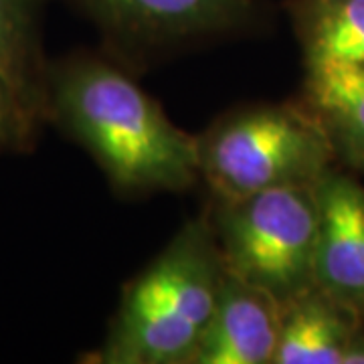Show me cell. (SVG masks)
I'll return each instance as SVG.
<instances>
[{"mask_svg": "<svg viewBox=\"0 0 364 364\" xmlns=\"http://www.w3.org/2000/svg\"><path fill=\"white\" fill-rule=\"evenodd\" d=\"M43 122L83 146L124 195L178 193L200 181L196 136L172 124L119 61L81 53L49 63Z\"/></svg>", "mask_w": 364, "mask_h": 364, "instance_id": "1", "label": "cell"}, {"mask_svg": "<svg viewBox=\"0 0 364 364\" xmlns=\"http://www.w3.org/2000/svg\"><path fill=\"white\" fill-rule=\"evenodd\" d=\"M208 215L193 219L126 286L100 348L85 363L191 364L221 289Z\"/></svg>", "mask_w": 364, "mask_h": 364, "instance_id": "2", "label": "cell"}, {"mask_svg": "<svg viewBox=\"0 0 364 364\" xmlns=\"http://www.w3.org/2000/svg\"><path fill=\"white\" fill-rule=\"evenodd\" d=\"M196 152L213 198L316 184L336 162L324 126L301 100L239 107L196 136Z\"/></svg>", "mask_w": 364, "mask_h": 364, "instance_id": "3", "label": "cell"}, {"mask_svg": "<svg viewBox=\"0 0 364 364\" xmlns=\"http://www.w3.org/2000/svg\"><path fill=\"white\" fill-rule=\"evenodd\" d=\"M207 215L225 269L279 304L314 286L320 231L316 184L213 198Z\"/></svg>", "mask_w": 364, "mask_h": 364, "instance_id": "4", "label": "cell"}, {"mask_svg": "<svg viewBox=\"0 0 364 364\" xmlns=\"http://www.w3.org/2000/svg\"><path fill=\"white\" fill-rule=\"evenodd\" d=\"M83 14L124 65L208 39L247 33L265 0H65Z\"/></svg>", "mask_w": 364, "mask_h": 364, "instance_id": "5", "label": "cell"}, {"mask_svg": "<svg viewBox=\"0 0 364 364\" xmlns=\"http://www.w3.org/2000/svg\"><path fill=\"white\" fill-rule=\"evenodd\" d=\"M320 231L314 286L350 308L364 324V184L334 166L316 182Z\"/></svg>", "mask_w": 364, "mask_h": 364, "instance_id": "6", "label": "cell"}, {"mask_svg": "<svg viewBox=\"0 0 364 364\" xmlns=\"http://www.w3.org/2000/svg\"><path fill=\"white\" fill-rule=\"evenodd\" d=\"M282 304L269 291L223 272L221 289L191 364H273Z\"/></svg>", "mask_w": 364, "mask_h": 364, "instance_id": "7", "label": "cell"}, {"mask_svg": "<svg viewBox=\"0 0 364 364\" xmlns=\"http://www.w3.org/2000/svg\"><path fill=\"white\" fill-rule=\"evenodd\" d=\"M360 318L318 286L282 304L273 364H342Z\"/></svg>", "mask_w": 364, "mask_h": 364, "instance_id": "8", "label": "cell"}, {"mask_svg": "<svg viewBox=\"0 0 364 364\" xmlns=\"http://www.w3.org/2000/svg\"><path fill=\"white\" fill-rule=\"evenodd\" d=\"M301 102L324 126L336 160L364 174V69L304 63Z\"/></svg>", "mask_w": 364, "mask_h": 364, "instance_id": "9", "label": "cell"}, {"mask_svg": "<svg viewBox=\"0 0 364 364\" xmlns=\"http://www.w3.org/2000/svg\"><path fill=\"white\" fill-rule=\"evenodd\" d=\"M304 63L364 69V0H287Z\"/></svg>", "mask_w": 364, "mask_h": 364, "instance_id": "10", "label": "cell"}, {"mask_svg": "<svg viewBox=\"0 0 364 364\" xmlns=\"http://www.w3.org/2000/svg\"><path fill=\"white\" fill-rule=\"evenodd\" d=\"M47 0H0V75L43 122V90L49 61L43 55L41 21Z\"/></svg>", "mask_w": 364, "mask_h": 364, "instance_id": "11", "label": "cell"}, {"mask_svg": "<svg viewBox=\"0 0 364 364\" xmlns=\"http://www.w3.org/2000/svg\"><path fill=\"white\" fill-rule=\"evenodd\" d=\"M41 119L0 75V152H25L33 144Z\"/></svg>", "mask_w": 364, "mask_h": 364, "instance_id": "12", "label": "cell"}, {"mask_svg": "<svg viewBox=\"0 0 364 364\" xmlns=\"http://www.w3.org/2000/svg\"><path fill=\"white\" fill-rule=\"evenodd\" d=\"M342 364H364V326L356 330V334L348 342L342 356Z\"/></svg>", "mask_w": 364, "mask_h": 364, "instance_id": "13", "label": "cell"}]
</instances>
